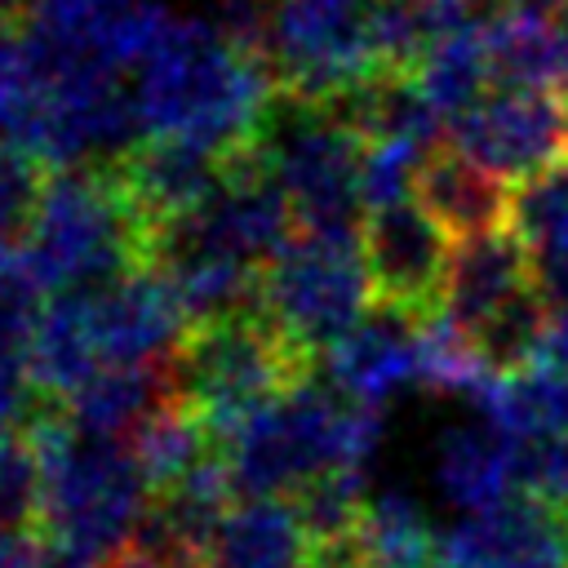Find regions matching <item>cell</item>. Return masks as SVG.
I'll list each match as a JSON object with an SVG mask.
<instances>
[{
	"label": "cell",
	"instance_id": "32",
	"mask_svg": "<svg viewBox=\"0 0 568 568\" xmlns=\"http://www.w3.org/2000/svg\"><path fill=\"white\" fill-rule=\"evenodd\" d=\"M528 493L550 501L568 524V439L528 448Z\"/></svg>",
	"mask_w": 568,
	"mask_h": 568
},
{
	"label": "cell",
	"instance_id": "26",
	"mask_svg": "<svg viewBox=\"0 0 568 568\" xmlns=\"http://www.w3.org/2000/svg\"><path fill=\"white\" fill-rule=\"evenodd\" d=\"M413 80L448 124L462 120L488 89H497L493 53H488V18L435 40L417 62Z\"/></svg>",
	"mask_w": 568,
	"mask_h": 568
},
{
	"label": "cell",
	"instance_id": "31",
	"mask_svg": "<svg viewBox=\"0 0 568 568\" xmlns=\"http://www.w3.org/2000/svg\"><path fill=\"white\" fill-rule=\"evenodd\" d=\"M40 457L27 430H0V528H36Z\"/></svg>",
	"mask_w": 568,
	"mask_h": 568
},
{
	"label": "cell",
	"instance_id": "29",
	"mask_svg": "<svg viewBox=\"0 0 568 568\" xmlns=\"http://www.w3.org/2000/svg\"><path fill=\"white\" fill-rule=\"evenodd\" d=\"M44 71L22 22H0V142H18L36 115Z\"/></svg>",
	"mask_w": 568,
	"mask_h": 568
},
{
	"label": "cell",
	"instance_id": "16",
	"mask_svg": "<svg viewBox=\"0 0 568 568\" xmlns=\"http://www.w3.org/2000/svg\"><path fill=\"white\" fill-rule=\"evenodd\" d=\"M111 173L129 195L133 213L142 217L146 248H151V235L160 226L191 217L200 204H209L222 191L226 155L186 138H142Z\"/></svg>",
	"mask_w": 568,
	"mask_h": 568
},
{
	"label": "cell",
	"instance_id": "18",
	"mask_svg": "<svg viewBox=\"0 0 568 568\" xmlns=\"http://www.w3.org/2000/svg\"><path fill=\"white\" fill-rule=\"evenodd\" d=\"M435 488L462 515H484L528 493V448L484 417L453 426L435 444Z\"/></svg>",
	"mask_w": 568,
	"mask_h": 568
},
{
	"label": "cell",
	"instance_id": "1",
	"mask_svg": "<svg viewBox=\"0 0 568 568\" xmlns=\"http://www.w3.org/2000/svg\"><path fill=\"white\" fill-rule=\"evenodd\" d=\"M280 84L271 62L222 27L173 18L151 58L133 71V102L146 138H186L217 155L244 151Z\"/></svg>",
	"mask_w": 568,
	"mask_h": 568
},
{
	"label": "cell",
	"instance_id": "37",
	"mask_svg": "<svg viewBox=\"0 0 568 568\" xmlns=\"http://www.w3.org/2000/svg\"><path fill=\"white\" fill-rule=\"evenodd\" d=\"M40 0H0V22H27Z\"/></svg>",
	"mask_w": 568,
	"mask_h": 568
},
{
	"label": "cell",
	"instance_id": "17",
	"mask_svg": "<svg viewBox=\"0 0 568 568\" xmlns=\"http://www.w3.org/2000/svg\"><path fill=\"white\" fill-rule=\"evenodd\" d=\"M532 288H537L532 253L519 244L510 226H501V231L462 240L453 248L439 315H448L462 333L475 337L484 324H493L506 306H515Z\"/></svg>",
	"mask_w": 568,
	"mask_h": 568
},
{
	"label": "cell",
	"instance_id": "4",
	"mask_svg": "<svg viewBox=\"0 0 568 568\" xmlns=\"http://www.w3.org/2000/svg\"><path fill=\"white\" fill-rule=\"evenodd\" d=\"M22 253L49 297L98 293L146 266V226L111 169H58Z\"/></svg>",
	"mask_w": 568,
	"mask_h": 568
},
{
	"label": "cell",
	"instance_id": "12",
	"mask_svg": "<svg viewBox=\"0 0 568 568\" xmlns=\"http://www.w3.org/2000/svg\"><path fill=\"white\" fill-rule=\"evenodd\" d=\"M453 248H457L453 235L417 200L364 213L359 253L382 306L408 315H435L444 302Z\"/></svg>",
	"mask_w": 568,
	"mask_h": 568
},
{
	"label": "cell",
	"instance_id": "2",
	"mask_svg": "<svg viewBox=\"0 0 568 568\" xmlns=\"http://www.w3.org/2000/svg\"><path fill=\"white\" fill-rule=\"evenodd\" d=\"M40 457V519L58 568H102L124 555L151 506V488L120 439H93L75 430L58 408L31 422Z\"/></svg>",
	"mask_w": 568,
	"mask_h": 568
},
{
	"label": "cell",
	"instance_id": "10",
	"mask_svg": "<svg viewBox=\"0 0 568 568\" xmlns=\"http://www.w3.org/2000/svg\"><path fill=\"white\" fill-rule=\"evenodd\" d=\"M173 13L155 0H40L22 22L44 75L98 67L129 75L164 40Z\"/></svg>",
	"mask_w": 568,
	"mask_h": 568
},
{
	"label": "cell",
	"instance_id": "35",
	"mask_svg": "<svg viewBox=\"0 0 568 568\" xmlns=\"http://www.w3.org/2000/svg\"><path fill=\"white\" fill-rule=\"evenodd\" d=\"M532 271H537V288L546 306H568V244L532 257Z\"/></svg>",
	"mask_w": 568,
	"mask_h": 568
},
{
	"label": "cell",
	"instance_id": "7",
	"mask_svg": "<svg viewBox=\"0 0 568 568\" xmlns=\"http://www.w3.org/2000/svg\"><path fill=\"white\" fill-rule=\"evenodd\" d=\"M377 306L359 244L297 235L257 284V311L306 355H328Z\"/></svg>",
	"mask_w": 568,
	"mask_h": 568
},
{
	"label": "cell",
	"instance_id": "34",
	"mask_svg": "<svg viewBox=\"0 0 568 568\" xmlns=\"http://www.w3.org/2000/svg\"><path fill=\"white\" fill-rule=\"evenodd\" d=\"M532 364H546L555 373H568V306H550V320L541 328Z\"/></svg>",
	"mask_w": 568,
	"mask_h": 568
},
{
	"label": "cell",
	"instance_id": "27",
	"mask_svg": "<svg viewBox=\"0 0 568 568\" xmlns=\"http://www.w3.org/2000/svg\"><path fill=\"white\" fill-rule=\"evenodd\" d=\"M355 537L364 550V568H435L439 532L430 528L422 501L404 488L368 493Z\"/></svg>",
	"mask_w": 568,
	"mask_h": 568
},
{
	"label": "cell",
	"instance_id": "15",
	"mask_svg": "<svg viewBox=\"0 0 568 568\" xmlns=\"http://www.w3.org/2000/svg\"><path fill=\"white\" fill-rule=\"evenodd\" d=\"M102 364H169L191 333V315L155 266H138L89 293Z\"/></svg>",
	"mask_w": 568,
	"mask_h": 568
},
{
	"label": "cell",
	"instance_id": "24",
	"mask_svg": "<svg viewBox=\"0 0 568 568\" xmlns=\"http://www.w3.org/2000/svg\"><path fill=\"white\" fill-rule=\"evenodd\" d=\"M488 53L497 84L546 89L568 98V36L559 18L497 9L488 18Z\"/></svg>",
	"mask_w": 568,
	"mask_h": 568
},
{
	"label": "cell",
	"instance_id": "9",
	"mask_svg": "<svg viewBox=\"0 0 568 568\" xmlns=\"http://www.w3.org/2000/svg\"><path fill=\"white\" fill-rule=\"evenodd\" d=\"M133 80L98 67H67L44 75L36 115L13 146H27L49 173L115 169L142 142Z\"/></svg>",
	"mask_w": 568,
	"mask_h": 568
},
{
	"label": "cell",
	"instance_id": "21",
	"mask_svg": "<svg viewBox=\"0 0 568 568\" xmlns=\"http://www.w3.org/2000/svg\"><path fill=\"white\" fill-rule=\"evenodd\" d=\"M173 399L178 390L169 364H111L84 390H75L58 413L93 439L129 444V435Z\"/></svg>",
	"mask_w": 568,
	"mask_h": 568
},
{
	"label": "cell",
	"instance_id": "13",
	"mask_svg": "<svg viewBox=\"0 0 568 568\" xmlns=\"http://www.w3.org/2000/svg\"><path fill=\"white\" fill-rule=\"evenodd\" d=\"M435 568H568V524L537 493L462 515L439 532Z\"/></svg>",
	"mask_w": 568,
	"mask_h": 568
},
{
	"label": "cell",
	"instance_id": "33",
	"mask_svg": "<svg viewBox=\"0 0 568 568\" xmlns=\"http://www.w3.org/2000/svg\"><path fill=\"white\" fill-rule=\"evenodd\" d=\"M0 568H58V559L36 528H0Z\"/></svg>",
	"mask_w": 568,
	"mask_h": 568
},
{
	"label": "cell",
	"instance_id": "20",
	"mask_svg": "<svg viewBox=\"0 0 568 568\" xmlns=\"http://www.w3.org/2000/svg\"><path fill=\"white\" fill-rule=\"evenodd\" d=\"M315 541L293 497H240L217 524L209 568H311Z\"/></svg>",
	"mask_w": 568,
	"mask_h": 568
},
{
	"label": "cell",
	"instance_id": "23",
	"mask_svg": "<svg viewBox=\"0 0 568 568\" xmlns=\"http://www.w3.org/2000/svg\"><path fill=\"white\" fill-rule=\"evenodd\" d=\"M475 413L524 448L568 439V373H555L546 364L497 373L475 399Z\"/></svg>",
	"mask_w": 568,
	"mask_h": 568
},
{
	"label": "cell",
	"instance_id": "22",
	"mask_svg": "<svg viewBox=\"0 0 568 568\" xmlns=\"http://www.w3.org/2000/svg\"><path fill=\"white\" fill-rule=\"evenodd\" d=\"M413 200L462 244L488 231L506 226L510 213V191L506 182H497L493 173H484L479 164H470L466 155H457L453 146L435 151L422 173H417V191Z\"/></svg>",
	"mask_w": 568,
	"mask_h": 568
},
{
	"label": "cell",
	"instance_id": "19",
	"mask_svg": "<svg viewBox=\"0 0 568 568\" xmlns=\"http://www.w3.org/2000/svg\"><path fill=\"white\" fill-rule=\"evenodd\" d=\"M31 382L49 408H62L75 390H84L106 364L93 333V302L89 293H53L36 320L31 355H27Z\"/></svg>",
	"mask_w": 568,
	"mask_h": 568
},
{
	"label": "cell",
	"instance_id": "6",
	"mask_svg": "<svg viewBox=\"0 0 568 568\" xmlns=\"http://www.w3.org/2000/svg\"><path fill=\"white\" fill-rule=\"evenodd\" d=\"M178 399L204 417L222 439L284 390H293L315 359H306L257 306L222 320L191 324L178 355L169 359Z\"/></svg>",
	"mask_w": 568,
	"mask_h": 568
},
{
	"label": "cell",
	"instance_id": "11",
	"mask_svg": "<svg viewBox=\"0 0 568 568\" xmlns=\"http://www.w3.org/2000/svg\"><path fill=\"white\" fill-rule=\"evenodd\" d=\"M448 146L497 182H528L568 151V98L546 89H488L462 120L448 124Z\"/></svg>",
	"mask_w": 568,
	"mask_h": 568
},
{
	"label": "cell",
	"instance_id": "25",
	"mask_svg": "<svg viewBox=\"0 0 568 568\" xmlns=\"http://www.w3.org/2000/svg\"><path fill=\"white\" fill-rule=\"evenodd\" d=\"M129 453L155 497V493H173L191 475H200L222 453V444L204 426L200 413H191L182 399H173L129 435Z\"/></svg>",
	"mask_w": 568,
	"mask_h": 568
},
{
	"label": "cell",
	"instance_id": "30",
	"mask_svg": "<svg viewBox=\"0 0 568 568\" xmlns=\"http://www.w3.org/2000/svg\"><path fill=\"white\" fill-rule=\"evenodd\" d=\"M44 186H49V169L27 146L0 142V248L27 244Z\"/></svg>",
	"mask_w": 568,
	"mask_h": 568
},
{
	"label": "cell",
	"instance_id": "8",
	"mask_svg": "<svg viewBox=\"0 0 568 568\" xmlns=\"http://www.w3.org/2000/svg\"><path fill=\"white\" fill-rule=\"evenodd\" d=\"M266 62L280 93L333 106L382 67L373 53V0H275Z\"/></svg>",
	"mask_w": 568,
	"mask_h": 568
},
{
	"label": "cell",
	"instance_id": "14",
	"mask_svg": "<svg viewBox=\"0 0 568 568\" xmlns=\"http://www.w3.org/2000/svg\"><path fill=\"white\" fill-rule=\"evenodd\" d=\"M422 320L395 306H373L328 355L320 373L351 399L382 413L390 399L422 390Z\"/></svg>",
	"mask_w": 568,
	"mask_h": 568
},
{
	"label": "cell",
	"instance_id": "36",
	"mask_svg": "<svg viewBox=\"0 0 568 568\" xmlns=\"http://www.w3.org/2000/svg\"><path fill=\"white\" fill-rule=\"evenodd\" d=\"M564 0H497V9H515V13H559Z\"/></svg>",
	"mask_w": 568,
	"mask_h": 568
},
{
	"label": "cell",
	"instance_id": "5",
	"mask_svg": "<svg viewBox=\"0 0 568 568\" xmlns=\"http://www.w3.org/2000/svg\"><path fill=\"white\" fill-rule=\"evenodd\" d=\"M248 151L262 164V173L275 182V191L288 200L297 217V235L359 244L364 138L333 106L275 93Z\"/></svg>",
	"mask_w": 568,
	"mask_h": 568
},
{
	"label": "cell",
	"instance_id": "38",
	"mask_svg": "<svg viewBox=\"0 0 568 568\" xmlns=\"http://www.w3.org/2000/svg\"><path fill=\"white\" fill-rule=\"evenodd\" d=\"M555 18H559V27H564V36H568V0L559 4V13H555Z\"/></svg>",
	"mask_w": 568,
	"mask_h": 568
},
{
	"label": "cell",
	"instance_id": "3",
	"mask_svg": "<svg viewBox=\"0 0 568 568\" xmlns=\"http://www.w3.org/2000/svg\"><path fill=\"white\" fill-rule=\"evenodd\" d=\"M382 439V413L351 404L320 364L275 404L222 435L235 497H297L333 470H364Z\"/></svg>",
	"mask_w": 568,
	"mask_h": 568
},
{
	"label": "cell",
	"instance_id": "28",
	"mask_svg": "<svg viewBox=\"0 0 568 568\" xmlns=\"http://www.w3.org/2000/svg\"><path fill=\"white\" fill-rule=\"evenodd\" d=\"M506 226L519 235V244L541 257L550 248L568 244V164H555L510 191Z\"/></svg>",
	"mask_w": 568,
	"mask_h": 568
}]
</instances>
